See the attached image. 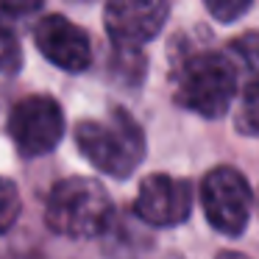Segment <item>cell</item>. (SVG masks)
<instances>
[{
  "instance_id": "1",
  "label": "cell",
  "mask_w": 259,
  "mask_h": 259,
  "mask_svg": "<svg viewBox=\"0 0 259 259\" xmlns=\"http://www.w3.org/2000/svg\"><path fill=\"white\" fill-rule=\"evenodd\" d=\"M170 90L181 109L201 117H223L240 92L234 59L223 48L181 34L170 51Z\"/></svg>"
},
{
  "instance_id": "2",
  "label": "cell",
  "mask_w": 259,
  "mask_h": 259,
  "mask_svg": "<svg viewBox=\"0 0 259 259\" xmlns=\"http://www.w3.org/2000/svg\"><path fill=\"white\" fill-rule=\"evenodd\" d=\"M45 223L67 240H95L114 226V203L101 181L70 176L53 184L45 203Z\"/></svg>"
},
{
  "instance_id": "3",
  "label": "cell",
  "mask_w": 259,
  "mask_h": 259,
  "mask_svg": "<svg viewBox=\"0 0 259 259\" xmlns=\"http://www.w3.org/2000/svg\"><path fill=\"white\" fill-rule=\"evenodd\" d=\"M75 145L92 167L112 179H128L145 159L142 125L120 106L109 109L103 120H81Z\"/></svg>"
},
{
  "instance_id": "4",
  "label": "cell",
  "mask_w": 259,
  "mask_h": 259,
  "mask_svg": "<svg viewBox=\"0 0 259 259\" xmlns=\"http://www.w3.org/2000/svg\"><path fill=\"white\" fill-rule=\"evenodd\" d=\"M201 203L206 223L226 237H240L248 229L253 209V192L237 167L220 164L201 181Z\"/></svg>"
},
{
  "instance_id": "5",
  "label": "cell",
  "mask_w": 259,
  "mask_h": 259,
  "mask_svg": "<svg viewBox=\"0 0 259 259\" xmlns=\"http://www.w3.org/2000/svg\"><path fill=\"white\" fill-rule=\"evenodd\" d=\"M6 131L20 156H45L64 137V112L56 98L28 95L14 103V109L9 112Z\"/></svg>"
},
{
  "instance_id": "6",
  "label": "cell",
  "mask_w": 259,
  "mask_h": 259,
  "mask_svg": "<svg viewBox=\"0 0 259 259\" xmlns=\"http://www.w3.org/2000/svg\"><path fill=\"white\" fill-rule=\"evenodd\" d=\"M170 0H109L103 25L114 48H137L153 42L164 28Z\"/></svg>"
},
{
  "instance_id": "7",
  "label": "cell",
  "mask_w": 259,
  "mask_h": 259,
  "mask_svg": "<svg viewBox=\"0 0 259 259\" xmlns=\"http://www.w3.org/2000/svg\"><path fill=\"white\" fill-rule=\"evenodd\" d=\"M192 212V184L179 176L153 173L142 179L134 201V214L148 226L170 229L190 220Z\"/></svg>"
},
{
  "instance_id": "8",
  "label": "cell",
  "mask_w": 259,
  "mask_h": 259,
  "mask_svg": "<svg viewBox=\"0 0 259 259\" xmlns=\"http://www.w3.org/2000/svg\"><path fill=\"white\" fill-rule=\"evenodd\" d=\"M34 45L53 67L64 73H84L92 64V42L81 25L64 14H45L34 25Z\"/></svg>"
},
{
  "instance_id": "9",
  "label": "cell",
  "mask_w": 259,
  "mask_h": 259,
  "mask_svg": "<svg viewBox=\"0 0 259 259\" xmlns=\"http://www.w3.org/2000/svg\"><path fill=\"white\" fill-rule=\"evenodd\" d=\"M226 51L234 59L237 75H240V95L256 90L259 87V34L256 31L240 34L237 39H231L226 45Z\"/></svg>"
},
{
  "instance_id": "10",
  "label": "cell",
  "mask_w": 259,
  "mask_h": 259,
  "mask_svg": "<svg viewBox=\"0 0 259 259\" xmlns=\"http://www.w3.org/2000/svg\"><path fill=\"white\" fill-rule=\"evenodd\" d=\"M20 212H23V198H20L17 184L0 176V234H6L17 223Z\"/></svg>"
},
{
  "instance_id": "11",
  "label": "cell",
  "mask_w": 259,
  "mask_h": 259,
  "mask_svg": "<svg viewBox=\"0 0 259 259\" xmlns=\"http://www.w3.org/2000/svg\"><path fill=\"white\" fill-rule=\"evenodd\" d=\"M20 59H23V51H20L17 36L9 20L0 17V73H14L20 67Z\"/></svg>"
},
{
  "instance_id": "12",
  "label": "cell",
  "mask_w": 259,
  "mask_h": 259,
  "mask_svg": "<svg viewBox=\"0 0 259 259\" xmlns=\"http://www.w3.org/2000/svg\"><path fill=\"white\" fill-rule=\"evenodd\" d=\"M237 131L259 140V87L242 92V103L237 109Z\"/></svg>"
},
{
  "instance_id": "13",
  "label": "cell",
  "mask_w": 259,
  "mask_h": 259,
  "mask_svg": "<svg viewBox=\"0 0 259 259\" xmlns=\"http://www.w3.org/2000/svg\"><path fill=\"white\" fill-rule=\"evenodd\" d=\"M253 0H203V6H206V12L212 14L218 23H234V20H240L242 14L251 9Z\"/></svg>"
},
{
  "instance_id": "14",
  "label": "cell",
  "mask_w": 259,
  "mask_h": 259,
  "mask_svg": "<svg viewBox=\"0 0 259 259\" xmlns=\"http://www.w3.org/2000/svg\"><path fill=\"white\" fill-rule=\"evenodd\" d=\"M45 6V0H0V17L3 20H23L28 14H36Z\"/></svg>"
}]
</instances>
